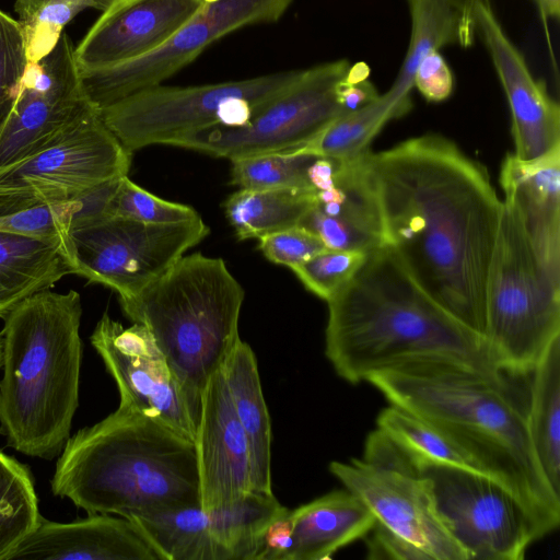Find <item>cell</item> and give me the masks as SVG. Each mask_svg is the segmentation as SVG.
Masks as SVG:
<instances>
[{
  "mask_svg": "<svg viewBox=\"0 0 560 560\" xmlns=\"http://www.w3.org/2000/svg\"><path fill=\"white\" fill-rule=\"evenodd\" d=\"M244 290L225 261L182 256L135 298L125 315L144 326L191 399L200 406L211 374L238 342Z\"/></svg>",
  "mask_w": 560,
  "mask_h": 560,
  "instance_id": "obj_6",
  "label": "cell"
},
{
  "mask_svg": "<svg viewBox=\"0 0 560 560\" xmlns=\"http://www.w3.org/2000/svg\"><path fill=\"white\" fill-rule=\"evenodd\" d=\"M328 303L325 354L351 384L402 363L434 360L489 378H516L493 362L485 338L427 295L385 245L369 253Z\"/></svg>",
  "mask_w": 560,
  "mask_h": 560,
  "instance_id": "obj_3",
  "label": "cell"
},
{
  "mask_svg": "<svg viewBox=\"0 0 560 560\" xmlns=\"http://www.w3.org/2000/svg\"><path fill=\"white\" fill-rule=\"evenodd\" d=\"M329 471L360 498L376 522L422 550L430 560H469L441 521L430 482L420 470H398L352 458Z\"/></svg>",
  "mask_w": 560,
  "mask_h": 560,
  "instance_id": "obj_16",
  "label": "cell"
},
{
  "mask_svg": "<svg viewBox=\"0 0 560 560\" xmlns=\"http://www.w3.org/2000/svg\"><path fill=\"white\" fill-rule=\"evenodd\" d=\"M457 1L467 8H472L474 0H457Z\"/></svg>",
  "mask_w": 560,
  "mask_h": 560,
  "instance_id": "obj_45",
  "label": "cell"
},
{
  "mask_svg": "<svg viewBox=\"0 0 560 560\" xmlns=\"http://www.w3.org/2000/svg\"><path fill=\"white\" fill-rule=\"evenodd\" d=\"M412 85L430 102H442L453 92L454 79L439 51L424 56L416 68Z\"/></svg>",
  "mask_w": 560,
  "mask_h": 560,
  "instance_id": "obj_39",
  "label": "cell"
},
{
  "mask_svg": "<svg viewBox=\"0 0 560 560\" xmlns=\"http://www.w3.org/2000/svg\"><path fill=\"white\" fill-rule=\"evenodd\" d=\"M314 203V189H238L224 202L225 217L240 240L261 238L298 226Z\"/></svg>",
  "mask_w": 560,
  "mask_h": 560,
  "instance_id": "obj_29",
  "label": "cell"
},
{
  "mask_svg": "<svg viewBox=\"0 0 560 560\" xmlns=\"http://www.w3.org/2000/svg\"><path fill=\"white\" fill-rule=\"evenodd\" d=\"M476 32L481 35L506 95L514 155L533 160L560 148V108L545 84L532 75L486 0H474Z\"/></svg>",
  "mask_w": 560,
  "mask_h": 560,
  "instance_id": "obj_18",
  "label": "cell"
},
{
  "mask_svg": "<svg viewBox=\"0 0 560 560\" xmlns=\"http://www.w3.org/2000/svg\"><path fill=\"white\" fill-rule=\"evenodd\" d=\"M209 226L198 218L175 224H151L105 217L70 230L78 275L114 290L120 301L140 293L199 244Z\"/></svg>",
  "mask_w": 560,
  "mask_h": 560,
  "instance_id": "obj_11",
  "label": "cell"
},
{
  "mask_svg": "<svg viewBox=\"0 0 560 560\" xmlns=\"http://www.w3.org/2000/svg\"><path fill=\"white\" fill-rule=\"evenodd\" d=\"M368 558L394 560H430L418 547L397 536L383 525L375 522L369 532Z\"/></svg>",
  "mask_w": 560,
  "mask_h": 560,
  "instance_id": "obj_40",
  "label": "cell"
},
{
  "mask_svg": "<svg viewBox=\"0 0 560 560\" xmlns=\"http://www.w3.org/2000/svg\"><path fill=\"white\" fill-rule=\"evenodd\" d=\"M483 337L495 365L520 377L528 375L560 337V280L539 261L504 202L488 282Z\"/></svg>",
  "mask_w": 560,
  "mask_h": 560,
  "instance_id": "obj_7",
  "label": "cell"
},
{
  "mask_svg": "<svg viewBox=\"0 0 560 560\" xmlns=\"http://www.w3.org/2000/svg\"><path fill=\"white\" fill-rule=\"evenodd\" d=\"M91 343L115 380L120 404L195 443L200 406L184 388L148 329L104 313Z\"/></svg>",
  "mask_w": 560,
  "mask_h": 560,
  "instance_id": "obj_15",
  "label": "cell"
},
{
  "mask_svg": "<svg viewBox=\"0 0 560 560\" xmlns=\"http://www.w3.org/2000/svg\"><path fill=\"white\" fill-rule=\"evenodd\" d=\"M75 290L37 292L3 319L0 433L13 450L51 459L70 438L83 345Z\"/></svg>",
  "mask_w": 560,
  "mask_h": 560,
  "instance_id": "obj_5",
  "label": "cell"
},
{
  "mask_svg": "<svg viewBox=\"0 0 560 560\" xmlns=\"http://www.w3.org/2000/svg\"><path fill=\"white\" fill-rule=\"evenodd\" d=\"M291 545V510L285 509L265 529L256 560H285Z\"/></svg>",
  "mask_w": 560,
  "mask_h": 560,
  "instance_id": "obj_41",
  "label": "cell"
},
{
  "mask_svg": "<svg viewBox=\"0 0 560 560\" xmlns=\"http://www.w3.org/2000/svg\"><path fill=\"white\" fill-rule=\"evenodd\" d=\"M106 217L125 218L151 224L194 221L198 212L187 205L164 200L122 176L108 202Z\"/></svg>",
  "mask_w": 560,
  "mask_h": 560,
  "instance_id": "obj_34",
  "label": "cell"
},
{
  "mask_svg": "<svg viewBox=\"0 0 560 560\" xmlns=\"http://www.w3.org/2000/svg\"><path fill=\"white\" fill-rule=\"evenodd\" d=\"M68 275H78L72 245L0 231V318Z\"/></svg>",
  "mask_w": 560,
  "mask_h": 560,
  "instance_id": "obj_25",
  "label": "cell"
},
{
  "mask_svg": "<svg viewBox=\"0 0 560 560\" xmlns=\"http://www.w3.org/2000/svg\"><path fill=\"white\" fill-rule=\"evenodd\" d=\"M317 154L300 148L232 161V184L240 189L311 188L307 168Z\"/></svg>",
  "mask_w": 560,
  "mask_h": 560,
  "instance_id": "obj_33",
  "label": "cell"
},
{
  "mask_svg": "<svg viewBox=\"0 0 560 560\" xmlns=\"http://www.w3.org/2000/svg\"><path fill=\"white\" fill-rule=\"evenodd\" d=\"M50 485L88 515L200 504L195 443L122 406L68 439Z\"/></svg>",
  "mask_w": 560,
  "mask_h": 560,
  "instance_id": "obj_4",
  "label": "cell"
},
{
  "mask_svg": "<svg viewBox=\"0 0 560 560\" xmlns=\"http://www.w3.org/2000/svg\"><path fill=\"white\" fill-rule=\"evenodd\" d=\"M370 153L335 158L330 182L314 189V203L298 224L315 234L326 248L369 254L384 245Z\"/></svg>",
  "mask_w": 560,
  "mask_h": 560,
  "instance_id": "obj_20",
  "label": "cell"
},
{
  "mask_svg": "<svg viewBox=\"0 0 560 560\" xmlns=\"http://www.w3.org/2000/svg\"><path fill=\"white\" fill-rule=\"evenodd\" d=\"M26 65L22 23L0 10V126L14 104Z\"/></svg>",
  "mask_w": 560,
  "mask_h": 560,
  "instance_id": "obj_37",
  "label": "cell"
},
{
  "mask_svg": "<svg viewBox=\"0 0 560 560\" xmlns=\"http://www.w3.org/2000/svg\"><path fill=\"white\" fill-rule=\"evenodd\" d=\"M545 18L557 19L560 13V0H534Z\"/></svg>",
  "mask_w": 560,
  "mask_h": 560,
  "instance_id": "obj_43",
  "label": "cell"
},
{
  "mask_svg": "<svg viewBox=\"0 0 560 560\" xmlns=\"http://www.w3.org/2000/svg\"><path fill=\"white\" fill-rule=\"evenodd\" d=\"M2 368V337L0 334V369Z\"/></svg>",
  "mask_w": 560,
  "mask_h": 560,
  "instance_id": "obj_46",
  "label": "cell"
},
{
  "mask_svg": "<svg viewBox=\"0 0 560 560\" xmlns=\"http://www.w3.org/2000/svg\"><path fill=\"white\" fill-rule=\"evenodd\" d=\"M376 428L419 466L446 465L490 476L458 443L428 421L395 405L383 408ZM491 477V476H490Z\"/></svg>",
  "mask_w": 560,
  "mask_h": 560,
  "instance_id": "obj_30",
  "label": "cell"
},
{
  "mask_svg": "<svg viewBox=\"0 0 560 560\" xmlns=\"http://www.w3.org/2000/svg\"><path fill=\"white\" fill-rule=\"evenodd\" d=\"M222 368L248 444L252 490L272 493L271 423L256 355L249 345L240 339Z\"/></svg>",
  "mask_w": 560,
  "mask_h": 560,
  "instance_id": "obj_26",
  "label": "cell"
},
{
  "mask_svg": "<svg viewBox=\"0 0 560 560\" xmlns=\"http://www.w3.org/2000/svg\"><path fill=\"white\" fill-rule=\"evenodd\" d=\"M93 0H47L33 16L21 22L27 61L37 62L57 46L65 26Z\"/></svg>",
  "mask_w": 560,
  "mask_h": 560,
  "instance_id": "obj_36",
  "label": "cell"
},
{
  "mask_svg": "<svg viewBox=\"0 0 560 560\" xmlns=\"http://www.w3.org/2000/svg\"><path fill=\"white\" fill-rule=\"evenodd\" d=\"M369 162L384 245L427 295L483 337L503 210L486 167L431 133L371 152Z\"/></svg>",
  "mask_w": 560,
  "mask_h": 560,
  "instance_id": "obj_1",
  "label": "cell"
},
{
  "mask_svg": "<svg viewBox=\"0 0 560 560\" xmlns=\"http://www.w3.org/2000/svg\"><path fill=\"white\" fill-rule=\"evenodd\" d=\"M40 517L30 468L0 450V560H8Z\"/></svg>",
  "mask_w": 560,
  "mask_h": 560,
  "instance_id": "obj_32",
  "label": "cell"
},
{
  "mask_svg": "<svg viewBox=\"0 0 560 560\" xmlns=\"http://www.w3.org/2000/svg\"><path fill=\"white\" fill-rule=\"evenodd\" d=\"M205 0H117L74 49L81 74L110 68L159 48Z\"/></svg>",
  "mask_w": 560,
  "mask_h": 560,
  "instance_id": "obj_19",
  "label": "cell"
},
{
  "mask_svg": "<svg viewBox=\"0 0 560 560\" xmlns=\"http://www.w3.org/2000/svg\"><path fill=\"white\" fill-rule=\"evenodd\" d=\"M411 105L410 95L389 89L365 107L336 118L303 148L314 154L336 159L360 155L370 150L371 141L385 124L406 115Z\"/></svg>",
  "mask_w": 560,
  "mask_h": 560,
  "instance_id": "obj_31",
  "label": "cell"
},
{
  "mask_svg": "<svg viewBox=\"0 0 560 560\" xmlns=\"http://www.w3.org/2000/svg\"><path fill=\"white\" fill-rule=\"evenodd\" d=\"M195 446L202 508L222 505L252 491L248 444L222 366L202 390Z\"/></svg>",
  "mask_w": 560,
  "mask_h": 560,
  "instance_id": "obj_21",
  "label": "cell"
},
{
  "mask_svg": "<svg viewBox=\"0 0 560 560\" xmlns=\"http://www.w3.org/2000/svg\"><path fill=\"white\" fill-rule=\"evenodd\" d=\"M527 423L546 479L560 495V337L529 372Z\"/></svg>",
  "mask_w": 560,
  "mask_h": 560,
  "instance_id": "obj_28",
  "label": "cell"
},
{
  "mask_svg": "<svg viewBox=\"0 0 560 560\" xmlns=\"http://www.w3.org/2000/svg\"><path fill=\"white\" fill-rule=\"evenodd\" d=\"M368 254L325 248L292 271L307 290L330 301L354 276Z\"/></svg>",
  "mask_w": 560,
  "mask_h": 560,
  "instance_id": "obj_35",
  "label": "cell"
},
{
  "mask_svg": "<svg viewBox=\"0 0 560 560\" xmlns=\"http://www.w3.org/2000/svg\"><path fill=\"white\" fill-rule=\"evenodd\" d=\"M324 243L312 232L293 226L259 238V249L278 265L293 269L325 249Z\"/></svg>",
  "mask_w": 560,
  "mask_h": 560,
  "instance_id": "obj_38",
  "label": "cell"
},
{
  "mask_svg": "<svg viewBox=\"0 0 560 560\" xmlns=\"http://www.w3.org/2000/svg\"><path fill=\"white\" fill-rule=\"evenodd\" d=\"M301 72L287 70L191 86L159 84L102 108L101 116L130 153L151 144L172 145L184 136L213 126L246 125Z\"/></svg>",
  "mask_w": 560,
  "mask_h": 560,
  "instance_id": "obj_8",
  "label": "cell"
},
{
  "mask_svg": "<svg viewBox=\"0 0 560 560\" xmlns=\"http://www.w3.org/2000/svg\"><path fill=\"white\" fill-rule=\"evenodd\" d=\"M131 154L90 103L48 142L0 167V215L37 203L75 199L128 175Z\"/></svg>",
  "mask_w": 560,
  "mask_h": 560,
  "instance_id": "obj_9",
  "label": "cell"
},
{
  "mask_svg": "<svg viewBox=\"0 0 560 560\" xmlns=\"http://www.w3.org/2000/svg\"><path fill=\"white\" fill-rule=\"evenodd\" d=\"M438 514L469 560H522L539 539L516 498L485 474L446 465H421Z\"/></svg>",
  "mask_w": 560,
  "mask_h": 560,
  "instance_id": "obj_12",
  "label": "cell"
},
{
  "mask_svg": "<svg viewBox=\"0 0 560 560\" xmlns=\"http://www.w3.org/2000/svg\"><path fill=\"white\" fill-rule=\"evenodd\" d=\"M47 0H15V11L21 22L28 20Z\"/></svg>",
  "mask_w": 560,
  "mask_h": 560,
  "instance_id": "obj_42",
  "label": "cell"
},
{
  "mask_svg": "<svg viewBox=\"0 0 560 560\" xmlns=\"http://www.w3.org/2000/svg\"><path fill=\"white\" fill-rule=\"evenodd\" d=\"M517 378L501 382L451 362L421 360L373 372L365 382L466 450L522 504L540 539L560 524V495L537 459L527 393Z\"/></svg>",
  "mask_w": 560,
  "mask_h": 560,
  "instance_id": "obj_2",
  "label": "cell"
},
{
  "mask_svg": "<svg viewBox=\"0 0 560 560\" xmlns=\"http://www.w3.org/2000/svg\"><path fill=\"white\" fill-rule=\"evenodd\" d=\"M351 67L341 59L303 69L288 90L246 125L213 126L184 136L172 145L231 161L303 148L343 115L339 88Z\"/></svg>",
  "mask_w": 560,
  "mask_h": 560,
  "instance_id": "obj_10",
  "label": "cell"
},
{
  "mask_svg": "<svg viewBox=\"0 0 560 560\" xmlns=\"http://www.w3.org/2000/svg\"><path fill=\"white\" fill-rule=\"evenodd\" d=\"M292 0H205L202 8L159 48L127 62L81 74L100 109L162 84L208 46L241 27L278 21Z\"/></svg>",
  "mask_w": 560,
  "mask_h": 560,
  "instance_id": "obj_14",
  "label": "cell"
},
{
  "mask_svg": "<svg viewBox=\"0 0 560 560\" xmlns=\"http://www.w3.org/2000/svg\"><path fill=\"white\" fill-rule=\"evenodd\" d=\"M94 1V9L105 11L107 8H109L114 2L117 0H93Z\"/></svg>",
  "mask_w": 560,
  "mask_h": 560,
  "instance_id": "obj_44",
  "label": "cell"
},
{
  "mask_svg": "<svg viewBox=\"0 0 560 560\" xmlns=\"http://www.w3.org/2000/svg\"><path fill=\"white\" fill-rule=\"evenodd\" d=\"M8 560H160L128 518L92 514L70 523L40 517Z\"/></svg>",
  "mask_w": 560,
  "mask_h": 560,
  "instance_id": "obj_23",
  "label": "cell"
},
{
  "mask_svg": "<svg viewBox=\"0 0 560 560\" xmlns=\"http://www.w3.org/2000/svg\"><path fill=\"white\" fill-rule=\"evenodd\" d=\"M500 184L539 261L560 280V148L533 160L508 154Z\"/></svg>",
  "mask_w": 560,
  "mask_h": 560,
  "instance_id": "obj_22",
  "label": "cell"
},
{
  "mask_svg": "<svg viewBox=\"0 0 560 560\" xmlns=\"http://www.w3.org/2000/svg\"><path fill=\"white\" fill-rule=\"evenodd\" d=\"M411 34L399 72L390 89L410 95L412 78L420 60L447 45L466 46L476 33L472 8L457 0H407Z\"/></svg>",
  "mask_w": 560,
  "mask_h": 560,
  "instance_id": "obj_27",
  "label": "cell"
},
{
  "mask_svg": "<svg viewBox=\"0 0 560 560\" xmlns=\"http://www.w3.org/2000/svg\"><path fill=\"white\" fill-rule=\"evenodd\" d=\"M292 545L285 560H326L366 537L373 512L348 489L326 493L291 511Z\"/></svg>",
  "mask_w": 560,
  "mask_h": 560,
  "instance_id": "obj_24",
  "label": "cell"
},
{
  "mask_svg": "<svg viewBox=\"0 0 560 560\" xmlns=\"http://www.w3.org/2000/svg\"><path fill=\"white\" fill-rule=\"evenodd\" d=\"M287 508L252 490L229 503L148 512L130 520L160 560H256L268 524Z\"/></svg>",
  "mask_w": 560,
  "mask_h": 560,
  "instance_id": "obj_13",
  "label": "cell"
},
{
  "mask_svg": "<svg viewBox=\"0 0 560 560\" xmlns=\"http://www.w3.org/2000/svg\"><path fill=\"white\" fill-rule=\"evenodd\" d=\"M74 49L62 33L49 55L27 61L18 96L0 126V167L48 142L91 103Z\"/></svg>",
  "mask_w": 560,
  "mask_h": 560,
  "instance_id": "obj_17",
  "label": "cell"
}]
</instances>
